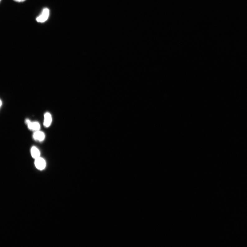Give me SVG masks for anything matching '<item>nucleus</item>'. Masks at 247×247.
<instances>
[{
  "label": "nucleus",
  "mask_w": 247,
  "mask_h": 247,
  "mask_svg": "<svg viewBox=\"0 0 247 247\" xmlns=\"http://www.w3.org/2000/svg\"><path fill=\"white\" fill-rule=\"evenodd\" d=\"M49 11L47 8H44L40 15L38 16L36 19V21L38 22L43 23L47 21L49 17Z\"/></svg>",
  "instance_id": "f257e3e1"
},
{
  "label": "nucleus",
  "mask_w": 247,
  "mask_h": 247,
  "mask_svg": "<svg viewBox=\"0 0 247 247\" xmlns=\"http://www.w3.org/2000/svg\"><path fill=\"white\" fill-rule=\"evenodd\" d=\"M44 125L46 128H48L51 124L52 122V116L49 113L47 112L44 115Z\"/></svg>",
  "instance_id": "39448f33"
},
{
  "label": "nucleus",
  "mask_w": 247,
  "mask_h": 247,
  "mask_svg": "<svg viewBox=\"0 0 247 247\" xmlns=\"http://www.w3.org/2000/svg\"><path fill=\"white\" fill-rule=\"evenodd\" d=\"M14 1L18 2H21L25 1L26 0H14Z\"/></svg>",
  "instance_id": "0eeeda50"
},
{
  "label": "nucleus",
  "mask_w": 247,
  "mask_h": 247,
  "mask_svg": "<svg viewBox=\"0 0 247 247\" xmlns=\"http://www.w3.org/2000/svg\"><path fill=\"white\" fill-rule=\"evenodd\" d=\"M35 165L37 169L42 170L45 168L46 163L44 159L40 157L35 159Z\"/></svg>",
  "instance_id": "f03ea898"
},
{
  "label": "nucleus",
  "mask_w": 247,
  "mask_h": 247,
  "mask_svg": "<svg viewBox=\"0 0 247 247\" xmlns=\"http://www.w3.org/2000/svg\"><path fill=\"white\" fill-rule=\"evenodd\" d=\"M31 154L32 157L35 159L40 157L39 150L35 146L33 147L31 149Z\"/></svg>",
  "instance_id": "423d86ee"
},
{
  "label": "nucleus",
  "mask_w": 247,
  "mask_h": 247,
  "mask_svg": "<svg viewBox=\"0 0 247 247\" xmlns=\"http://www.w3.org/2000/svg\"><path fill=\"white\" fill-rule=\"evenodd\" d=\"M26 122L29 128L32 131H38L40 128V125L38 122H31L29 120H26Z\"/></svg>",
  "instance_id": "7ed1b4c3"
},
{
  "label": "nucleus",
  "mask_w": 247,
  "mask_h": 247,
  "mask_svg": "<svg viewBox=\"0 0 247 247\" xmlns=\"http://www.w3.org/2000/svg\"><path fill=\"white\" fill-rule=\"evenodd\" d=\"M33 137L36 141L42 142L44 139L45 135L44 133L38 131H36L34 133Z\"/></svg>",
  "instance_id": "20e7f679"
},
{
  "label": "nucleus",
  "mask_w": 247,
  "mask_h": 247,
  "mask_svg": "<svg viewBox=\"0 0 247 247\" xmlns=\"http://www.w3.org/2000/svg\"><path fill=\"white\" fill-rule=\"evenodd\" d=\"M2 105V101L1 100V106Z\"/></svg>",
  "instance_id": "6e6552de"
}]
</instances>
